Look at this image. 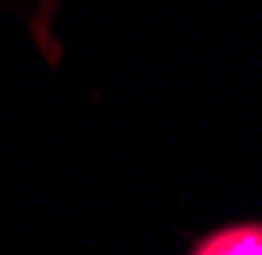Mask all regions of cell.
<instances>
[{
	"label": "cell",
	"instance_id": "cell-1",
	"mask_svg": "<svg viewBox=\"0 0 262 255\" xmlns=\"http://www.w3.org/2000/svg\"><path fill=\"white\" fill-rule=\"evenodd\" d=\"M191 255H262V223H237L213 230Z\"/></svg>",
	"mask_w": 262,
	"mask_h": 255
}]
</instances>
